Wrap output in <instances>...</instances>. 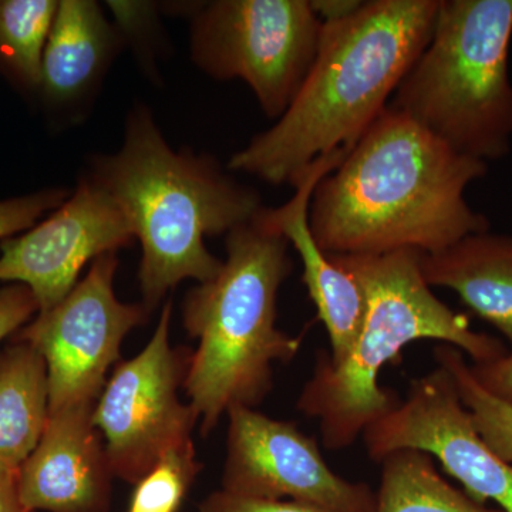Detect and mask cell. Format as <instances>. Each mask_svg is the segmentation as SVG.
I'll return each instance as SVG.
<instances>
[{
	"instance_id": "6da1fadb",
	"label": "cell",
	"mask_w": 512,
	"mask_h": 512,
	"mask_svg": "<svg viewBox=\"0 0 512 512\" xmlns=\"http://www.w3.org/2000/svg\"><path fill=\"white\" fill-rule=\"evenodd\" d=\"M487 165L387 107L316 185L309 225L328 255L439 252L490 229L466 200Z\"/></svg>"
},
{
	"instance_id": "7a4b0ae2",
	"label": "cell",
	"mask_w": 512,
	"mask_h": 512,
	"mask_svg": "<svg viewBox=\"0 0 512 512\" xmlns=\"http://www.w3.org/2000/svg\"><path fill=\"white\" fill-rule=\"evenodd\" d=\"M440 0H370L322 23L318 55L291 106L228 168L291 184L320 157L350 151L389 106L429 45Z\"/></svg>"
},
{
	"instance_id": "3957f363",
	"label": "cell",
	"mask_w": 512,
	"mask_h": 512,
	"mask_svg": "<svg viewBox=\"0 0 512 512\" xmlns=\"http://www.w3.org/2000/svg\"><path fill=\"white\" fill-rule=\"evenodd\" d=\"M87 177L119 205L140 242L138 281L150 313L185 279L202 284L221 271L205 238L228 235L262 210L258 192L227 177L214 158L168 146L146 107L131 111L123 146L94 157Z\"/></svg>"
},
{
	"instance_id": "277c9868",
	"label": "cell",
	"mask_w": 512,
	"mask_h": 512,
	"mask_svg": "<svg viewBox=\"0 0 512 512\" xmlns=\"http://www.w3.org/2000/svg\"><path fill=\"white\" fill-rule=\"evenodd\" d=\"M355 276L366 312L349 352L332 363L325 350L299 394V412L318 421L330 451L349 448L363 431L392 412L402 397L380 386V373L417 340H440L473 360L493 362L508 352L501 340L476 332L468 316L434 295L420 268L421 252L399 249L380 255H329Z\"/></svg>"
},
{
	"instance_id": "5b68a950",
	"label": "cell",
	"mask_w": 512,
	"mask_h": 512,
	"mask_svg": "<svg viewBox=\"0 0 512 512\" xmlns=\"http://www.w3.org/2000/svg\"><path fill=\"white\" fill-rule=\"evenodd\" d=\"M264 208V207H262ZM227 261L210 281L185 296V330L192 352L184 390L208 436L232 407L258 406L274 386V363L301 350V336L276 325L279 289L291 275L289 242L261 211L225 239Z\"/></svg>"
},
{
	"instance_id": "8992f818",
	"label": "cell",
	"mask_w": 512,
	"mask_h": 512,
	"mask_svg": "<svg viewBox=\"0 0 512 512\" xmlns=\"http://www.w3.org/2000/svg\"><path fill=\"white\" fill-rule=\"evenodd\" d=\"M511 40L512 0H440L429 45L387 107L463 156L504 158L512 143Z\"/></svg>"
},
{
	"instance_id": "52a82bcc",
	"label": "cell",
	"mask_w": 512,
	"mask_h": 512,
	"mask_svg": "<svg viewBox=\"0 0 512 512\" xmlns=\"http://www.w3.org/2000/svg\"><path fill=\"white\" fill-rule=\"evenodd\" d=\"M320 33L309 0H215L192 16L191 59L214 79L247 83L279 120L311 72Z\"/></svg>"
},
{
	"instance_id": "ba28073f",
	"label": "cell",
	"mask_w": 512,
	"mask_h": 512,
	"mask_svg": "<svg viewBox=\"0 0 512 512\" xmlns=\"http://www.w3.org/2000/svg\"><path fill=\"white\" fill-rule=\"evenodd\" d=\"M173 303L161 311L146 348L121 362L93 407V424L103 437L111 473L136 484L165 453L191 443L198 416L184 404L192 352L170 342Z\"/></svg>"
},
{
	"instance_id": "9c48e42d",
	"label": "cell",
	"mask_w": 512,
	"mask_h": 512,
	"mask_svg": "<svg viewBox=\"0 0 512 512\" xmlns=\"http://www.w3.org/2000/svg\"><path fill=\"white\" fill-rule=\"evenodd\" d=\"M117 252L101 255L73 291L16 333L45 359L50 413L96 404L107 373L120 359L121 343L144 325L143 303H123L114 292Z\"/></svg>"
},
{
	"instance_id": "30bf717a",
	"label": "cell",
	"mask_w": 512,
	"mask_h": 512,
	"mask_svg": "<svg viewBox=\"0 0 512 512\" xmlns=\"http://www.w3.org/2000/svg\"><path fill=\"white\" fill-rule=\"evenodd\" d=\"M360 439L367 456L379 464L400 450L429 454L477 503L494 501L512 512V464L501 460L480 436L443 366L414 379L406 397L370 424Z\"/></svg>"
},
{
	"instance_id": "8fae6325",
	"label": "cell",
	"mask_w": 512,
	"mask_h": 512,
	"mask_svg": "<svg viewBox=\"0 0 512 512\" xmlns=\"http://www.w3.org/2000/svg\"><path fill=\"white\" fill-rule=\"evenodd\" d=\"M222 488L238 497L296 501L339 512H375L376 493L329 467L318 441L293 421L232 407Z\"/></svg>"
},
{
	"instance_id": "7c38bea8",
	"label": "cell",
	"mask_w": 512,
	"mask_h": 512,
	"mask_svg": "<svg viewBox=\"0 0 512 512\" xmlns=\"http://www.w3.org/2000/svg\"><path fill=\"white\" fill-rule=\"evenodd\" d=\"M124 212L84 177L45 221L0 244V282L28 286L39 313L55 308L79 282L84 266L133 242Z\"/></svg>"
},
{
	"instance_id": "4fadbf2b",
	"label": "cell",
	"mask_w": 512,
	"mask_h": 512,
	"mask_svg": "<svg viewBox=\"0 0 512 512\" xmlns=\"http://www.w3.org/2000/svg\"><path fill=\"white\" fill-rule=\"evenodd\" d=\"M93 407L50 413L42 439L19 468L26 512H109L114 476Z\"/></svg>"
},
{
	"instance_id": "5bb4252c",
	"label": "cell",
	"mask_w": 512,
	"mask_h": 512,
	"mask_svg": "<svg viewBox=\"0 0 512 512\" xmlns=\"http://www.w3.org/2000/svg\"><path fill=\"white\" fill-rule=\"evenodd\" d=\"M348 151H335L309 165L293 183L295 195L279 208H262L261 217L269 227L286 238L302 262V282L315 305L318 319L329 338L326 356L338 363L349 352L365 318L366 301L355 276L335 264L319 247L311 225L309 208L316 185L335 170Z\"/></svg>"
},
{
	"instance_id": "9a60e30c",
	"label": "cell",
	"mask_w": 512,
	"mask_h": 512,
	"mask_svg": "<svg viewBox=\"0 0 512 512\" xmlns=\"http://www.w3.org/2000/svg\"><path fill=\"white\" fill-rule=\"evenodd\" d=\"M124 45L99 3L59 2L42 59L39 94L47 109L80 116Z\"/></svg>"
},
{
	"instance_id": "2e32d148",
	"label": "cell",
	"mask_w": 512,
	"mask_h": 512,
	"mask_svg": "<svg viewBox=\"0 0 512 512\" xmlns=\"http://www.w3.org/2000/svg\"><path fill=\"white\" fill-rule=\"evenodd\" d=\"M421 274L431 288H447L494 326L512 352V237L490 231L420 256Z\"/></svg>"
},
{
	"instance_id": "e0dca14e",
	"label": "cell",
	"mask_w": 512,
	"mask_h": 512,
	"mask_svg": "<svg viewBox=\"0 0 512 512\" xmlns=\"http://www.w3.org/2000/svg\"><path fill=\"white\" fill-rule=\"evenodd\" d=\"M49 416L45 359L29 343L13 340L0 353V466L22 467L42 439Z\"/></svg>"
},
{
	"instance_id": "ac0fdd59",
	"label": "cell",
	"mask_w": 512,
	"mask_h": 512,
	"mask_svg": "<svg viewBox=\"0 0 512 512\" xmlns=\"http://www.w3.org/2000/svg\"><path fill=\"white\" fill-rule=\"evenodd\" d=\"M375 512H505L477 503L441 476L436 461L416 450L384 458Z\"/></svg>"
},
{
	"instance_id": "d6986e66",
	"label": "cell",
	"mask_w": 512,
	"mask_h": 512,
	"mask_svg": "<svg viewBox=\"0 0 512 512\" xmlns=\"http://www.w3.org/2000/svg\"><path fill=\"white\" fill-rule=\"evenodd\" d=\"M57 8L55 0H0V73L23 92L39 94Z\"/></svg>"
},
{
	"instance_id": "ffe728a7",
	"label": "cell",
	"mask_w": 512,
	"mask_h": 512,
	"mask_svg": "<svg viewBox=\"0 0 512 512\" xmlns=\"http://www.w3.org/2000/svg\"><path fill=\"white\" fill-rule=\"evenodd\" d=\"M436 365L443 366L454 383L488 447L505 463L512 464V406L497 399L478 383L466 355L450 345H441L433 353Z\"/></svg>"
},
{
	"instance_id": "44dd1931",
	"label": "cell",
	"mask_w": 512,
	"mask_h": 512,
	"mask_svg": "<svg viewBox=\"0 0 512 512\" xmlns=\"http://www.w3.org/2000/svg\"><path fill=\"white\" fill-rule=\"evenodd\" d=\"M194 441L168 451L134 484L128 511L178 512L200 473Z\"/></svg>"
},
{
	"instance_id": "7402d4cb",
	"label": "cell",
	"mask_w": 512,
	"mask_h": 512,
	"mask_svg": "<svg viewBox=\"0 0 512 512\" xmlns=\"http://www.w3.org/2000/svg\"><path fill=\"white\" fill-rule=\"evenodd\" d=\"M69 190L50 188L25 197L0 201V239H8L19 232L35 227L46 212L55 211L70 197Z\"/></svg>"
},
{
	"instance_id": "603a6c76",
	"label": "cell",
	"mask_w": 512,
	"mask_h": 512,
	"mask_svg": "<svg viewBox=\"0 0 512 512\" xmlns=\"http://www.w3.org/2000/svg\"><path fill=\"white\" fill-rule=\"evenodd\" d=\"M117 20L124 42L136 47L143 59L151 62V46L158 29L156 6L147 2H107Z\"/></svg>"
},
{
	"instance_id": "cb8c5ba5",
	"label": "cell",
	"mask_w": 512,
	"mask_h": 512,
	"mask_svg": "<svg viewBox=\"0 0 512 512\" xmlns=\"http://www.w3.org/2000/svg\"><path fill=\"white\" fill-rule=\"evenodd\" d=\"M200 512H339L296 501H266L214 491L200 504Z\"/></svg>"
},
{
	"instance_id": "d4e9b609",
	"label": "cell",
	"mask_w": 512,
	"mask_h": 512,
	"mask_svg": "<svg viewBox=\"0 0 512 512\" xmlns=\"http://www.w3.org/2000/svg\"><path fill=\"white\" fill-rule=\"evenodd\" d=\"M35 313H39V305L28 286L0 288V342L22 329Z\"/></svg>"
},
{
	"instance_id": "484cf974",
	"label": "cell",
	"mask_w": 512,
	"mask_h": 512,
	"mask_svg": "<svg viewBox=\"0 0 512 512\" xmlns=\"http://www.w3.org/2000/svg\"><path fill=\"white\" fill-rule=\"evenodd\" d=\"M471 372L478 383L497 399L512 406V352L483 365H471Z\"/></svg>"
},
{
	"instance_id": "4316f807",
	"label": "cell",
	"mask_w": 512,
	"mask_h": 512,
	"mask_svg": "<svg viewBox=\"0 0 512 512\" xmlns=\"http://www.w3.org/2000/svg\"><path fill=\"white\" fill-rule=\"evenodd\" d=\"M0 512H26L20 500L19 470L0 466Z\"/></svg>"
},
{
	"instance_id": "83f0119b",
	"label": "cell",
	"mask_w": 512,
	"mask_h": 512,
	"mask_svg": "<svg viewBox=\"0 0 512 512\" xmlns=\"http://www.w3.org/2000/svg\"><path fill=\"white\" fill-rule=\"evenodd\" d=\"M312 10L322 23L338 22L362 8L363 0H309Z\"/></svg>"
},
{
	"instance_id": "f1b7e54d",
	"label": "cell",
	"mask_w": 512,
	"mask_h": 512,
	"mask_svg": "<svg viewBox=\"0 0 512 512\" xmlns=\"http://www.w3.org/2000/svg\"><path fill=\"white\" fill-rule=\"evenodd\" d=\"M127 512H134V511H127Z\"/></svg>"
}]
</instances>
